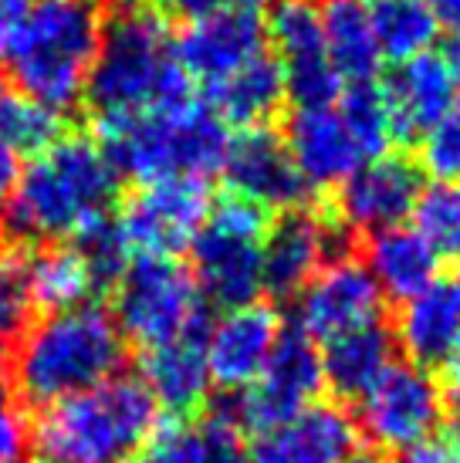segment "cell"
Instances as JSON below:
<instances>
[{
    "mask_svg": "<svg viewBox=\"0 0 460 463\" xmlns=\"http://www.w3.org/2000/svg\"><path fill=\"white\" fill-rule=\"evenodd\" d=\"M115 194L119 173L95 136L62 132L27 156L4 213L14 237L62 244L109 220Z\"/></svg>",
    "mask_w": 460,
    "mask_h": 463,
    "instance_id": "1",
    "label": "cell"
},
{
    "mask_svg": "<svg viewBox=\"0 0 460 463\" xmlns=\"http://www.w3.org/2000/svg\"><path fill=\"white\" fill-rule=\"evenodd\" d=\"M193 99V81L177 61L167 17L146 0H119L105 14L102 48L85 102L95 118L173 109Z\"/></svg>",
    "mask_w": 460,
    "mask_h": 463,
    "instance_id": "2",
    "label": "cell"
},
{
    "mask_svg": "<svg viewBox=\"0 0 460 463\" xmlns=\"http://www.w3.org/2000/svg\"><path fill=\"white\" fill-rule=\"evenodd\" d=\"M102 24L95 0H34L0 52L11 89L54 116L75 109L102 48Z\"/></svg>",
    "mask_w": 460,
    "mask_h": 463,
    "instance_id": "3",
    "label": "cell"
},
{
    "mask_svg": "<svg viewBox=\"0 0 460 463\" xmlns=\"http://www.w3.org/2000/svg\"><path fill=\"white\" fill-rule=\"evenodd\" d=\"M234 132L200 99L173 109L95 118V142L119 180H206L220 173Z\"/></svg>",
    "mask_w": 460,
    "mask_h": 463,
    "instance_id": "4",
    "label": "cell"
},
{
    "mask_svg": "<svg viewBox=\"0 0 460 463\" xmlns=\"http://www.w3.org/2000/svg\"><path fill=\"white\" fill-rule=\"evenodd\" d=\"M122 359L126 338L112 311L89 301L78 308L52 311L44 322L27 328L17 345L14 379L31 402L52 406L58 399L115 379Z\"/></svg>",
    "mask_w": 460,
    "mask_h": 463,
    "instance_id": "5",
    "label": "cell"
},
{
    "mask_svg": "<svg viewBox=\"0 0 460 463\" xmlns=\"http://www.w3.org/2000/svg\"><path fill=\"white\" fill-rule=\"evenodd\" d=\"M153 430L149 392L136 379L115 375L44 406L34 423V447L41 463H129Z\"/></svg>",
    "mask_w": 460,
    "mask_h": 463,
    "instance_id": "6",
    "label": "cell"
},
{
    "mask_svg": "<svg viewBox=\"0 0 460 463\" xmlns=\"http://www.w3.org/2000/svg\"><path fill=\"white\" fill-rule=\"evenodd\" d=\"M274 213L244 196H220L190 244L193 281L204 301L220 308L254 305L264 291V237Z\"/></svg>",
    "mask_w": 460,
    "mask_h": 463,
    "instance_id": "7",
    "label": "cell"
},
{
    "mask_svg": "<svg viewBox=\"0 0 460 463\" xmlns=\"http://www.w3.org/2000/svg\"><path fill=\"white\" fill-rule=\"evenodd\" d=\"M112 318L122 338L156 348L204 332V295L177 260L136 258L112 284Z\"/></svg>",
    "mask_w": 460,
    "mask_h": 463,
    "instance_id": "8",
    "label": "cell"
},
{
    "mask_svg": "<svg viewBox=\"0 0 460 463\" xmlns=\"http://www.w3.org/2000/svg\"><path fill=\"white\" fill-rule=\"evenodd\" d=\"M214 206L206 180H159L139 183L122 200L119 210V237L136 258L173 260L190 250L206 213Z\"/></svg>",
    "mask_w": 460,
    "mask_h": 463,
    "instance_id": "9",
    "label": "cell"
},
{
    "mask_svg": "<svg viewBox=\"0 0 460 463\" xmlns=\"http://www.w3.org/2000/svg\"><path fill=\"white\" fill-rule=\"evenodd\" d=\"M264 34L268 52L284 71V89L294 109L339 102L345 85L325 52L319 0H271L264 14Z\"/></svg>",
    "mask_w": 460,
    "mask_h": 463,
    "instance_id": "10",
    "label": "cell"
},
{
    "mask_svg": "<svg viewBox=\"0 0 460 463\" xmlns=\"http://www.w3.org/2000/svg\"><path fill=\"white\" fill-rule=\"evenodd\" d=\"M444 423V389L430 369L393 362L383 379L362 396V430L383 450L407 453L434 439Z\"/></svg>",
    "mask_w": 460,
    "mask_h": 463,
    "instance_id": "11",
    "label": "cell"
},
{
    "mask_svg": "<svg viewBox=\"0 0 460 463\" xmlns=\"http://www.w3.org/2000/svg\"><path fill=\"white\" fill-rule=\"evenodd\" d=\"M177 61L187 71L193 85L214 89L234 71H241L247 61L268 52L264 34V14H257L251 0H241L234 7L206 14L196 21H187L179 34H173Z\"/></svg>",
    "mask_w": 460,
    "mask_h": 463,
    "instance_id": "12",
    "label": "cell"
},
{
    "mask_svg": "<svg viewBox=\"0 0 460 463\" xmlns=\"http://www.w3.org/2000/svg\"><path fill=\"white\" fill-rule=\"evenodd\" d=\"M321 386H325L321 352L305 332L288 328L282 332V342L264 365V373L257 375L254 386L244 389L237 410L227 416L237 423V430L247 426L257 433V430L282 423L298 410L311 406Z\"/></svg>",
    "mask_w": 460,
    "mask_h": 463,
    "instance_id": "13",
    "label": "cell"
},
{
    "mask_svg": "<svg viewBox=\"0 0 460 463\" xmlns=\"http://www.w3.org/2000/svg\"><path fill=\"white\" fill-rule=\"evenodd\" d=\"M383 301V291L376 288L366 264L339 254L302 288L294 328L311 342H332L339 335L379 322Z\"/></svg>",
    "mask_w": 460,
    "mask_h": 463,
    "instance_id": "14",
    "label": "cell"
},
{
    "mask_svg": "<svg viewBox=\"0 0 460 463\" xmlns=\"http://www.w3.org/2000/svg\"><path fill=\"white\" fill-rule=\"evenodd\" d=\"M423 190L420 166L399 153L362 163L335 186V223L342 231L379 233L407 223Z\"/></svg>",
    "mask_w": 460,
    "mask_h": 463,
    "instance_id": "15",
    "label": "cell"
},
{
    "mask_svg": "<svg viewBox=\"0 0 460 463\" xmlns=\"http://www.w3.org/2000/svg\"><path fill=\"white\" fill-rule=\"evenodd\" d=\"M220 173L227 180L230 194L264 206L268 213L302 210L311 196L308 183L292 163L282 132H274L271 126L234 132Z\"/></svg>",
    "mask_w": 460,
    "mask_h": 463,
    "instance_id": "16",
    "label": "cell"
},
{
    "mask_svg": "<svg viewBox=\"0 0 460 463\" xmlns=\"http://www.w3.org/2000/svg\"><path fill=\"white\" fill-rule=\"evenodd\" d=\"M282 318L261 301L227 308L204 332L210 383L227 392H244L247 386H254L282 342Z\"/></svg>",
    "mask_w": 460,
    "mask_h": 463,
    "instance_id": "17",
    "label": "cell"
},
{
    "mask_svg": "<svg viewBox=\"0 0 460 463\" xmlns=\"http://www.w3.org/2000/svg\"><path fill=\"white\" fill-rule=\"evenodd\" d=\"M379 91L389 112L393 139L399 142H420L423 132H430L454 105H460L457 75L444 52H423L393 65Z\"/></svg>",
    "mask_w": 460,
    "mask_h": 463,
    "instance_id": "18",
    "label": "cell"
},
{
    "mask_svg": "<svg viewBox=\"0 0 460 463\" xmlns=\"http://www.w3.org/2000/svg\"><path fill=\"white\" fill-rule=\"evenodd\" d=\"M359 426L335 402H311L294 416L254 433L251 463H349Z\"/></svg>",
    "mask_w": 460,
    "mask_h": 463,
    "instance_id": "19",
    "label": "cell"
},
{
    "mask_svg": "<svg viewBox=\"0 0 460 463\" xmlns=\"http://www.w3.org/2000/svg\"><path fill=\"white\" fill-rule=\"evenodd\" d=\"M339 241L342 227L335 217L308 213L305 206L282 213L264 237V291L274 298L302 295V288L342 254Z\"/></svg>",
    "mask_w": 460,
    "mask_h": 463,
    "instance_id": "20",
    "label": "cell"
},
{
    "mask_svg": "<svg viewBox=\"0 0 460 463\" xmlns=\"http://www.w3.org/2000/svg\"><path fill=\"white\" fill-rule=\"evenodd\" d=\"M282 139L311 194L335 190L349 173H356L362 163H369L366 153L359 149L356 136L345 126L339 105L294 109L288 116V129Z\"/></svg>",
    "mask_w": 460,
    "mask_h": 463,
    "instance_id": "21",
    "label": "cell"
},
{
    "mask_svg": "<svg viewBox=\"0 0 460 463\" xmlns=\"http://www.w3.org/2000/svg\"><path fill=\"white\" fill-rule=\"evenodd\" d=\"M204 332L167 342V345L142 348L139 383L156 402V410L179 416V412H193L206 399L214 383H210L204 355Z\"/></svg>",
    "mask_w": 460,
    "mask_h": 463,
    "instance_id": "22",
    "label": "cell"
},
{
    "mask_svg": "<svg viewBox=\"0 0 460 463\" xmlns=\"http://www.w3.org/2000/svg\"><path fill=\"white\" fill-rule=\"evenodd\" d=\"M204 102L220 116L227 129H264L288 102L284 71L271 52L257 54L241 71L224 78L220 85L204 91Z\"/></svg>",
    "mask_w": 460,
    "mask_h": 463,
    "instance_id": "23",
    "label": "cell"
},
{
    "mask_svg": "<svg viewBox=\"0 0 460 463\" xmlns=\"http://www.w3.org/2000/svg\"><path fill=\"white\" fill-rule=\"evenodd\" d=\"M397 345L423 369L447 365L460 342V301L450 281H436L417 298L403 301L397 322Z\"/></svg>",
    "mask_w": 460,
    "mask_h": 463,
    "instance_id": "24",
    "label": "cell"
},
{
    "mask_svg": "<svg viewBox=\"0 0 460 463\" xmlns=\"http://www.w3.org/2000/svg\"><path fill=\"white\" fill-rule=\"evenodd\" d=\"M362 264L372 274L376 288L383 291V298H393V301H409L440 281V258L407 223L369 233Z\"/></svg>",
    "mask_w": 460,
    "mask_h": 463,
    "instance_id": "25",
    "label": "cell"
},
{
    "mask_svg": "<svg viewBox=\"0 0 460 463\" xmlns=\"http://www.w3.org/2000/svg\"><path fill=\"white\" fill-rule=\"evenodd\" d=\"M393 352H397L393 332L383 322L366 325L325 342L321 375L342 399H362L393 365Z\"/></svg>",
    "mask_w": 460,
    "mask_h": 463,
    "instance_id": "26",
    "label": "cell"
},
{
    "mask_svg": "<svg viewBox=\"0 0 460 463\" xmlns=\"http://www.w3.org/2000/svg\"><path fill=\"white\" fill-rule=\"evenodd\" d=\"M241 430L227 412H220L204 426L163 423L153 430L129 463H241Z\"/></svg>",
    "mask_w": 460,
    "mask_h": 463,
    "instance_id": "27",
    "label": "cell"
},
{
    "mask_svg": "<svg viewBox=\"0 0 460 463\" xmlns=\"http://www.w3.org/2000/svg\"><path fill=\"white\" fill-rule=\"evenodd\" d=\"M325 52L342 85L376 81L383 54L372 31V11L359 0H321Z\"/></svg>",
    "mask_w": 460,
    "mask_h": 463,
    "instance_id": "28",
    "label": "cell"
},
{
    "mask_svg": "<svg viewBox=\"0 0 460 463\" xmlns=\"http://www.w3.org/2000/svg\"><path fill=\"white\" fill-rule=\"evenodd\" d=\"M31 291L34 305L48 311H64L89 305L95 291H102L91 274L85 254L72 241L44 247L38 258H31Z\"/></svg>",
    "mask_w": 460,
    "mask_h": 463,
    "instance_id": "29",
    "label": "cell"
},
{
    "mask_svg": "<svg viewBox=\"0 0 460 463\" xmlns=\"http://www.w3.org/2000/svg\"><path fill=\"white\" fill-rule=\"evenodd\" d=\"M372 11V31L383 61H409L423 52H434L440 21L426 0H386Z\"/></svg>",
    "mask_w": 460,
    "mask_h": 463,
    "instance_id": "30",
    "label": "cell"
},
{
    "mask_svg": "<svg viewBox=\"0 0 460 463\" xmlns=\"http://www.w3.org/2000/svg\"><path fill=\"white\" fill-rule=\"evenodd\" d=\"M413 231L434 250L440 264L460 260V183H426L413 203Z\"/></svg>",
    "mask_w": 460,
    "mask_h": 463,
    "instance_id": "31",
    "label": "cell"
},
{
    "mask_svg": "<svg viewBox=\"0 0 460 463\" xmlns=\"http://www.w3.org/2000/svg\"><path fill=\"white\" fill-rule=\"evenodd\" d=\"M58 136H62V116L24 99L21 91L11 89L7 78L0 75V142L17 156H31Z\"/></svg>",
    "mask_w": 460,
    "mask_h": 463,
    "instance_id": "32",
    "label": "cell"
},
{
    "mask_svg": "<svg viewBox=\"0 0 460 463\" xmlns=\"http://www.w3.org/2000/svg\"><path fill=\"white\" fill-rule=\"evenodd\" d=\"M335 105H339L345 126L356 136L359 149L366 153V159H376V156L389 153V146L397 139H393V126H389V112H386L379 81L345 85Z\"/></svg>",
    "mask_w": 460,
    "mask_h": 463,
    "instance_id": "33",
    "label": "cell"
},
{
    "mask_svg": "<svg viewBox=\"0 0 460 463\" xmlns=\"http://www.w3.org/2000/svg\"><path fill=\"white\" fill-rule=\"evenodd\" d=\"M34 311L31 258L17 244L0 247V348L24 338Z\"/></svg>",
    "mask_w": 460,
    "mask_h": 463,
    "instance_id": "34",
    "label": "cell"
},
{
    "mask_svg": "<svg viewBox=\"0 0 460 463\" xmlns=\"http://www.w3.org/2000/svg\"><path fill=\"white\" fill-rule=\"evenodd\" d=\"M417 166L430 173L434 180L460 183V105H454L434 129L420 136V163Z\"/></svg>",
    "mask_w": 460,
    "mask_h": 463,
    "instance_id": "35",
    "label": "cell"
},
{
    "mask_svg": "<svg viewBox=\"0 0 460 463\" xmlns=\"http://www.w3.org/2000/svg\"><path fill=\"white\" fill-rule=\"evenodd\" d=\"M72 244L85 254L99 288H109V284L119 281V274H122L129 264V250H126V244H122V237H119L115 220L95 223V227H89L85 233H78Z\"/></svg>",
    "mask_w": 460,
    "mask_h": 463,
    "instance_id": "36",
    "label": "cell"
},
{
    "mask_svg": "<svg viewBox=\"0 0 460 463\" xmlns=\"http://www.w3.org/2000/svg\"><path fill=\"white\" fill-rule=\"evenodd\" d=\"M27 443V423L0 379V463H17Z\"/></svg>",
    "mask_w": 460,
    "mask_h": 463,
    "instance_id": "37",
    "label": "cell"
},
{
    "mask_svg": "<svg viewBox=\"0 0 460 463\" xmlns=\"http://www.w3.org/2000/svg\"><path fill=\"white\" fill-rule=\"evenodd\" d=\"M146 4H153L163 17L173 14V17H183V21H196V17L217 14V11H224V7H234V4H241V0H146Z\"/></svg>",
    "mask_w": 460,
    "mask_h": 463,
    "instance_id": "38",
    "label": "cell"
},
{
    "mask_svg": "<svg viewBox=\"0 0 460 463\" xmlns=\"http://www.w3.org/2000/svg\"><path fill=\"white\" fill-rule=\"evenodd\" d=\"M399 463H460V447L450 439H426L413 450L399 453Z\"/></svg>",
    "mask_w": 460,
    "mask_h": 463,
    "instance_id": "39",
    "label": "cell"
},
{
    "mask_svg": "<svg viewBox=\"0 0 460 463\" xmlns=\"http://www.w3.org/2000/svg\"><path fill=\"white\" fill-rule=\"evenodd\" d=\"M17 173H21V163H17V153L7 149L4 142H0V213L7 210L11 203V194H14V183H17Z\"/></svg>",
    "mask_w": 460,
    "mask_h": 463,
    "instance_id": "40",
    "label": "cell"
},
{
    "mask_svg": "<svg viewBox=\"0 0 460 463\" xmlns=\"http://www.w3.org/2000/svg\"><path fill=\"white\" fill-rule=\"evenodd\" d=\"M31 4L34 0H0V52H4V44L14 34V27L21 24V17L27 14Z\"/></svg>",
    "mask_w": 460,
    "mask_h": 463,
    "instance_id": "41",
    "label": "cell"
},
{
    "mask_svg": "<svg viewBox=\"0 0 460 463\" xmlns=\"http://www.w3.org/2000/svg\"><path fill=\"white\" fill-rule=\"evenodd\" d=\"M430 7H434L436 21H440V31L447 27L460 38V0H426Z\"/></svg>",
    "mask_w": 460,
    "mask_h": 463,
    "instance_id": "42",
    "label": "cell"
},
{
    "mask_svg": "<svg viewBox=\"0 0 460 463\" xmlns=\"http://www.w3.org/2000/svg\"><path fill=\"white\" fill-rule=\"evenodd\" d=\"M444 420H447V433H450V443L460 447V392L450 399V406H444Z\"/></svg>",
    "mask_w": 460,
    "mask_h": 463,
    "instance_id": "43",
    "label": "cell"
},
{
    "mask_svg": "<svg viewBox=\"0 0 460 463\" xmlns=\"http://www.w3.org/2000/svg\"><path fill=\"white\" fill-rule=\"evenodd\" d=\"M450 284H454V291H457V301H460V274ZM447 375H450V383H454V389L460 392V342H457V348H454V355L447 359Z\"/></svg>",
    "mask_w": 460,
    "mask_h": 463,
    "instance_id": "44",
    "label": "cell"
},
{
    "mask_svg": "<svg viewBox=\"0 0 460 463\" xmlns=\"http://www.w3.org/2000/svg\"><path fill=\"white\" fill-rule=\"evenodd\" d=\"M447 58H450V65H454V75H457V85H460V38L454 41V48L447 52Z\"/></svg>",
    "mask_w": 460,
    "mask_h": 463,
    "instance_id": "45",
    "label": "cell"
},
{
    "mask_svg": "<svg viewBox=\"0 0 460 463\" xmlns=\"http://www.w3.org/2000/svg\"><path fill=\"white\" fill-rule=\"evenodd\" d=\"M349 463H383V460H379V457H372V453H356Z\"/></svg>",
    "mask_w": 460,
    "mask_h": 463,
    "instance_id": "46",
    "label": "cell"
},
{
    "mask_svg": "<svg viewBox=\"0 0 460 463\" xmlns=\"http://www.w3.org/2000/svg\"><path fill=\"white\" fill-rule=\"evenodd\" d=\"M359 4H366V7H376V4H386V0H359Z\"/></svg>",
    "mask_w": 460,
    "mask_h": 463,
    "instance_id": "47",
    "label": "cell"
},
{
    "mask_svg": "<svg viewBox=\"0 0 460 463\" xmlns=\"http://www.w3.org/2000/svg\"><path fill=\"white\" fill-rule=\"evenodd\" d=\"M241 463H244V460H241Z\"/></svg>",
    "mask_w": 460,
    "mask_h": 463,
    "instance_id": "48",
    "label": "cell"
}]
</instances>
